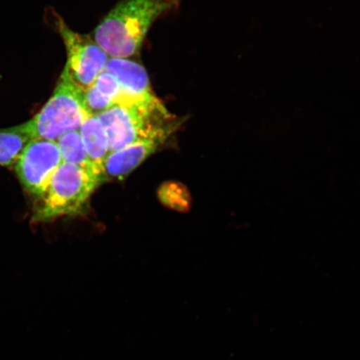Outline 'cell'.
Segmentation results:
<instances>
[{"mask_svg":"<svg viewBox=\"0 0 360 360\" xmlns=\"http://www.w3.org/2000/svg\"><path fill=\"white\" fill-rule=\"evenodd\" d=\"M179 0H121L94 30V41L110 58H128L141 48L157 19Z\"/></svg>","mask_w":360,"mask_h":360,"instance_id":"obj_1","label":"cell"},{"mask_svg":"<svg viewBox=\"0 0 360 360\" xmlns=\"http://www.w3.org/2000/svg\"><path fill=\"white\" fill-rule=\"evenodd\" d=\"M105 179V174L98 171L63 162L36 201L31 222L48 223L79 214Z\"/></svg>","mask_w":360,"mask_h":360,"instance_id":"obj_2","label":"cell"},{"mask_svg":"<svg viewBox=\"0 0 360 360\" xmlns=\"http://www.w3.org/2000/svg\"><path fill=\"white\" fill-rule=\"evenodd\" d=\"M84 94L65 67L53 96L42 110L30 120L13 128L30 139L57 142L66 133L79 130L86 112Z\"/></svg>","mask_w":360,"mask_h":360,"instance_id":"obj_3","label":"cell"},{"mask_svg":"<svg viewBox=\"0 0 360 360\" xmlns=\"http://www.w3.org/2000/svg\"><path fill=\"white\" fill-rule=\"evenodd\" d=\"M97 116L105 129L110 153L167 130L177 131L183 124L164 105L120 103Z\"/></svg>","mask_w":360,"mask_h":360,"instance_id":"obj_4","label":"cell"},{"mask_svg":"<svg viewBox=\"0 0 360 360\" xmlns=\"http://www.w3.org/2000/svg\"><path fill=\"white\" fill-rule=\"evenodd\" d=\"M56 27L67 51L65 68L79 86L86 91L105 70L109 56L89 36L75 32L57 15Z\"/></svg>","mask_w":360,"mask_h":360,"instance_id":"obj_5","label":"cell"},{"mask_svg":"<svg viewBox=\"0 0 360 360\" xmlns=\"http://www.w3.org/2000/svg\"><path fill=\"white\" fill-rule=\"evenodd\" d=\"M63 162L57 142L35 139L25 146L13 167L22 188L37 200Z\"/></svg>","mask_w":360,"mask_h":360,"instance_id":"obj_6","label":"cell"},{"mask_svg":"<svg viewBox=\"0 0 360 360\" xmlns=\"http://www.w3.org/2000/svg\"><path fill=\"white\" fill-rule=\"evenodd\" d=\"M105 70L119 81L120 96L117 103L163 105V103L153 92L145 68L138 63L129 60V58H110Z\"/></svg>","mask_w":360,"mask_h":360,"instance_id":"obj_7","label":"cell"},{"mask_svg":"<svg viewBox=\"0 0 360 360\" xmlns=\"http://www.w3.org/2000/svg\"><path fill=\"white\" fill-rule=\"evenodd\" d=\"M176 130H167L110 153L105 163V179H124L165 145Z\"/></svg>","mask_w":360,"mask_h":360,"instance_id":"obj_8","label":"cell"},{"mask_svg":"<svg viewBox=\"0 0 360 360\" xmlns=\"http://www.w3.org/2000/svg\"><path fill=\"white\" fill-rule=\"evenodd\" d=\"M79 132L90 160L96 168L105 173V160L110 151L109 139L101 121L97 115L86 112Z\"/></svg>","mask_w":360,"mask_h":360,"instance_id":"obj_9","label":"cell"},{"mask_svg":"<svg viewBox=\"0 0 360 360\" xmlns=\"http://www.w3.org/2000/svg\"><path fill=\"white\" fill-rule=\"evenodd\" d=\"M120 96L118 79L105 70L85 91L84 109L90 115H98L116 105Z\"/></svg>","mask_w":360,"mask_h":360,"instance_id":"obj_10","label":"cell"},{"mask_svg":"<svg viewBox=\"0 0 360 360\" xmlns=\"http://www.w3.org/2000/svg\"><path fill=\"white\" fill-rule=\"evenodd\" d=\"M57 143L63 161L84 169H94L105 174L101 170L96 168L90 160L79 130L63 135L58 139Z\"/></svg>","mask_w":360,"mask_h":360,"instance_id":"obj_11","label":"cell"},{"mask_svg":"<svg viewBox=\"0 0 360 360\" xmlns=\"http://www.w3.org/2000/svg\"><path fill=\"white\" fill-rule=\"evenodd\" d=\"M31 139L15 128L0 129V165L13 166Z\"/></svg>","mask_w":360,"mask_h":360,"instance_id":"obj_12","label":"cell"}]
</instances>
